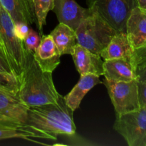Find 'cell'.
<instances>
[{"mask_svg":"<svg viewBox=\"0 0 146 146\" xmlns=\"http://www.w3.org/2000/svg\"><path fill=\"white\" fill-rule=\"evenodd\" d=\"M125 32L134 49L146 44V9L138 6L130 13L125 24Z\"/></svg>","mask_w":146,"mask_h":146,"instance_id":"9","label":"cell"},{"mask_svg":"<svg viewBox=\"0 0 146 146\" xmlns=\"http://www.w3.org/2000/svg\"><path fill=\"white\" fill-rule=\"evenodd\" d=\"M101 83L99 76L91 74L81 76L78 82L71 91L64 97L66 104L73 111H75L80 106L85 96L95 86Z\"/></svg>","mask_w":146,"mask_h":146,"instance_id":"15","label":"cell"},{"mask_svg":"<svg viewBox=\"0 0 146 146\" xmlns=\"http://www.w3.org/2000/svg\"><path fill=\"white\" fill-rule=\"evenodd\" d=\"M21 84V76L0 71V92L17 96Z\"/></svg>","mask_w":146,"mask_h":146,"instance_id":"19","label":"cell"},{"mask_svg":"<svg viewBox=\"0 0 146 146\" xmlns=\"http://www.w3.org/2000/svg\"><path fill=\"white\" fill-rule=\"evenodd\" d=\"M21 84L18 97L28 107L40 106L58 101L60 94L57 91L52 73L44 71L29 53L25 69L21 74Z\"/></svg>","mask_w":146,"mask_h":146,"instance_id":"1","label":"cell"},{"mask_svg":"<svg viewBox=\"0 0 146 146\" xmlns=\"http://www.w3.org/2000/svg\"><path fill=\"white\" fill-rule=\"evenodd\" d=\"M138 91L141 108H146V84L138 81Z\"/></svg>","mask_w":146,"mask_h":146,"instance_id":"24","label":"cell"},{"mask_svg":"<svg viewBox=\"0 0 146 146\" xmlns=\"http://www.w3.org/2000/svg\"><path fill=\"white\" fill-rule=\"evenodd\" d=\"M0 4L9 14L14 23L24 22L28 25L34 24L24 0H0Z\"/></svg>","mask_w":146,"mask_h":146,"instance_id":"18","label":"cell"},{"mask_svg":"<svg viewBox=\"0 0 146 146\" xmlns=\"http://www.w3.org/2000/svg\"><path fill=\"white\" fill-rule=\"evenodd\" d=\"M75 31L77 44L98 55L118 33L97 13L92 11Z\"/></svg>","mask_w":146,"mask_h":146,"instance_id":"4","label":"cell"},{"mask_svg":"<svg viewBox=\"0 0 146 146\" xmlns=\"http://www.w3.org/2000/svg\"><path fill=\"white\" fill-rule=\"evenodd\" d=\"M26 124L56 137L73 136L76 130L74 111L67 106L61 95L55 103L29 107Z\"/></svg>","mask_w":146,"mask_h":146,"instance_id":"2","label":"cell"},{"mask_svg":"<svg viewBox=\"0 0 146 146\" xmlns=\"http://www.w3.org/2000/svg\"><path fill=\"white\" fill-rule=\"evenodd\" d=\"M103 68V76L108 80L115 81L137 80V68L133 59L121 58L104 60Z\"/></svg>","mask_w":146,"mask_h":146,"instance_id":"10","label":"cell"},{"mask_svg":"<svg viewBox=\"0 0 146 146\" xmlns=\"http://www.w3.org/2000/svg\"><path fill=\"white\" fill-rule=\"evenodd\" d=\"M103 84L108 91L115 115L132 112L141 108L137 80L115 81L105 78Z\"/></svg>","mask_w":146,"mask_h":146,"instance_id":"7","label":"cell"},{"mask_svg":"<svg viewBox=\"0 0 146 146\" xmlns=\"http://www.w3.org/2000/svg\"><path fill=\"white\" fill-rule=\"evenodd\" d=\"M26 6H27V10L29 14L30 17L34 21V23H36V20L35 13H34V4H33V0H24Z\"/></svg>","mask_w":146,"mask_h":146,"instance_id":"26","label":"cell"},{"mask_svg":"<svg viewBox=\"0 0 146 146\" xmlns=\"http://www.w3.org/2000/svg\"><path fill=\"white\" fill-rule=\"evenodd\" d=\"M136 1L138 7L146 9V0H136Z\"/></svg>","mask_w":146,"mask_h":146,"instance_id":"29","label":"cell"},{"mask_svg":"<svg viewBox=\"0 0 146 146\" xmlns=\"http://www.w3.org/2000/svg\"><path fill=\"white\" fill-rule=\"evenodd\" d=\"M0 71L4 73H9V74H15L14 71H13L12 68L9 66V64L6 61L5 58L1 56V54H0Z\"/></svg>","mask_w":146,"mask_h":146,"instance_id":"25","label":"cell"},{"mask_svg":"<svg viewBox=\"0 0 146 146\" xmlns=\"http://www.w3.org/2000/svg\"><path fill=\"white\" fill-rule=\"evenodd\" d=\"M29 107L18 96L0 92V113L14 121L26 124Z\"/></svg>","mask_w":146,"mask_h":146,"instance_id":"16","label":"cell"},{"mask_svg":"<svg viewBox=\"0 0 146 146\" xmlns=\"http://www.w3.org/2000/svg\"><path fill=\"white\" fill-rule=\"evenodd\" d=\"M88 8L96 12L117 32H125L130 13L137 7L136 0H86Z\"/></svg>","mask_w":146,"mask_h":146,"instance_id":"5","label":"cell"},{"mask_svg":"<svg viewBox=\"0 0 146 146\" xmlns=\"http://www.w3.org/2000/svg\"><path fill=\"white\" fill-rule=\"evenodd\" d=\"M59 51L51 36L42 35L38 48L33 56L40 68L44 71L52 73L60 64Z\"/></svg>","mask_w":146,"mask_h":146,"instance_id":"12","label":"cell"},{"mask_svg":"<svg viewBox=\"0 0 146 146\" xmlns=\"http://www.w3.org/2000/svg\"><path fill=\"white\" fill-rule=\"evenodd\" d=\"M0 51L16 75L20 76L25 69L29 52L24 41L17 37L14 22L9 14L0 4Z\"/></svg>","mask_w":146,"mask_h":146,"instance_id":"3","label":"cell"},{"mask_svg":"<svg viewBox=\"0 0 146 146\" xmlns=\"http://www.w3.org/2000/svg\"><path fill=\"white\" fill-rule=\"evenodd\" d=\"M113 128L129 146H146V108L116 115Z\"/></svg>","mask_w":146,"mask_h":146,"instance_id":"6","label":"cell"},{"mask_svg":"<svg viewBox=\"0 0 146 146\" xmlns=\"http://www.w3.org/2000/svg\"><path fill=\"white\" fill-rule=\"evenodd\" d=\"M0 54H1V51H0ZM1 56H2V55H1Z\"/></svg>","mask_w":146,"mask_h":146,"instance_id":"30","label":"cell"},{"mask_svg":"<svg viewBox=\"0 0 146 146\" xmlns=\"http://www.w3.org/2000/svg\"><path fill=\"white\" fill-rule=\"evenodd\" d=\"M137 81L146 84V66L143 68L137 69Z\"/></svg>","mask_w":146,"mask_h":146,"instance_id":"27","label":"cell"},{"mask_svg":"<svg viewBox=\"0 0 146 146\" xmlns=\"http://www.w3.org/2000/svg\"><path fill=\"white\" fill-rule=\"evenodd\" d=\"M41 41V37L39 34L34 30L29 29L28 34L24 40L25 48L29 53L34 54Z\"/></svg>","mask_w":146,"mask_h":146,"instance_id":"21","label":"cell"},{"mask_svg":"<svg viewBox=\"0 0 146 146\" xmlns=\"http://www.w3.org/2000/svg\"><path fill=\"white\" fill-rule=\"evenodd\" d=\"M14 31H15L16 36L19 39L24 41V38L28 34L29 28V25L24 22L14 23Z\"/></svg>","mask_w":146,"mask_h":146,"instance_id":"23","label":"cell"},{"mask_svg":"<svg viewBox=\"0 0 146 146\" xmlns=\"http://www.w3.org/2000/svg\"><path fill=\"white\" fill-rule=\"evenodd\" d=\"M133 61L137 69L146 66V44L139 48L135 49Z\"/></svg>","mask_w":146,"mask_h":146,"instance_id":"22","label":"cell"},{"mask_svg":"<svg viewBox=\"0 0 146 146\" xmlns=\"http://www.w3.org/2000/svg\"><path fill=\"white\" fill-rule=\"evenodd\" d=\"M52 11L59 23H64L76 30L81 21L91 14L89 9L81 7L75 0H54Z\"/></svg>","mask_w":146,"mask_h":146,"instance_id":"8","label":"cell"},{"mask_svg":"<svg viewBox=\"0 0 146 146\" xmlns=\"http://www.w3.org/2000/svg\"><path fill=\"white\" fill-rule=\"evenodd\" d=\"M71 56L76 68L81 76L91 74L101 76L104 74V61L98 54L91 52L77 44Z\"/></svg>","mask_w":146,"mask_h":146,"instance_id":"11","label":"cell"},{"mask_svg":"<svg viewBox=\"0 0 146 146\" xmlns=\"http://www.w3.org/2000/svg\"><path fill=\"white\" fill-rule=\"evenodd\" d=\"M33 4L37 27L40 34H42L47 14L54 8V0H33Z\"/></svg>","mask_w":146,"mask_h":146,"instance_id":"20","label":"cell"},{"mask_svg":"<svg viewBox=\"0 0 146 146\" xmlns=\"http://www.w3.org/2000/svg\"><path fill=\"white\" fill-rule=\"evenodd\" d=\"M61 56L71 54L77 44L75 30L64 23H59L49 34Z\"/></svg>","mask_w":146,"mask_h":146,"instance_id":"17","label":"cell"},{"mask_svg":"<svg viewBox=\"0 0 146 146\" xmlns=\"http://www.w3.org/2000/svg\"><path fill=\"white\" fill-rule=\"evenodd\" d=\"M16 124H21V123H19L17 121H14L5 115L0 113V125H16Z\"/></svg>","mask_w":146,"mask_h":146,"instance_id":"28","label":"cell"},{"mask_svg":"<svg viewBox=\"0 0 146 146\" xmlns=\"http://www.w3.org/2000/svg\"><path fill=\"white\" fill-rule=\"evenodd\" d=\"M135 49L131 45L126 32H118L100 54L104 60L130 58L133 60Z\"/></svg>","mask_w":146,"mask_h":146,"instance_id":"14","label":"cell"},{"mask_svg":"<svg viewBox=\"0 0 146 146\" xmlns=\"http://www.w3.org/2000/svg\"><path fill=\"white\" fill-rule=\"evenodd\" d=\"M11 138H21L26 141L36 142L34 139H46L56 141L57 137L39 131L27 124L0 125V141Z\"/></svg>","mask_w":146,"mask_h":146,"instance_id":"13","label":"cell"}]
</instances>
